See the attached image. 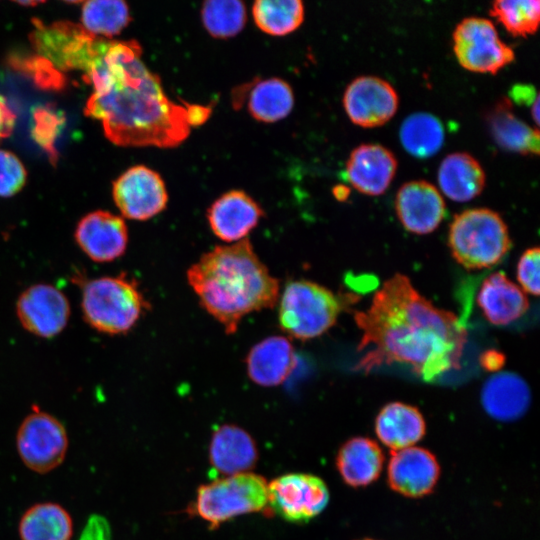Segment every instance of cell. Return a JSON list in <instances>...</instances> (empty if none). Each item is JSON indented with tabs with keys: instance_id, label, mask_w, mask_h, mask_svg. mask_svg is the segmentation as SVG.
Returning a JSON list of instances; mask_svg holds the SVG:
<instances>
[{
	"instance_id": "obj_1",
	"label": "cell",
	"mask_w": 540,
	"mask_h": 540,
	"mask_svg": "<svg viewBox=\"0 0 540 540\" xmlns=\"http://www.w3.org/2000/svg\"><path fill=\"white\" fill-rule=\"evenodd\" d=\"M75 51L69 69L83 71L93 88L84 113L102 123L112 143L172 148L188 137L186 105L167 97L159 76L142 61L136 40L114 41L89 33Z\"/></svg>"
},
{
	"instance_id": "obj_2",
	"label": "cell",
	"mask_w": 540,
	"mask_h": 540,
	"mask_svg": "<svg viewBox=\"0 0 540 540\" xmlns=\"http://www.w3.org/2000/svg\"><path fill=\"white\" fill-rule=\"evenodd\" d=\"M354 319L362 331L357 350L367 349L356 370L368 373L397 362L430 382L460 367L465 327L455 314L433 306L405 275L386 280L371 305L356 311Z\"/></svg>"
},
{
	"instance_id": "obj_3",
	"label": "cell",
	"mask_w": 540,
	"mask_h": 540,
	"mask_svg": "<svg viewBox=\"0 0 540 540\" xmlns=\"http://www.w3.org/2000/svg\"><path fill=\"white\" fill-rule=\"evenodd\" d=\"M187 280L203 308L227 334L235 333L246 315L272 308L279 297V281L247 238L202 255L188 269Z\"/></svg>"
},
{
	"instance_id": "obj_4",
	"label": "cell",
	"mask_w": 540,
	"mask_h": 540,
	"mask_svg": "<svg viewBox=\"0 0 540 540\" xmlns=\"http://www.w3.org/2000/svg\"><path fill=\"white\" fill-rule=\"evenodd\" d=\"M80 286L83 318L101 333L130 331L150 306L137 282L126 273L87 279Z\"/></svg>"
},
{
	"instance_id": "obj_5",
	"label": "cell",
	"mask_w": 540,
	"mask_h": 540,
	"mask_svg": "<svg viewBox=\"0 0 540 540\" xmlns=\"http://www.w3.org/2000/svg\"><path fill=\"white\" fill-rule=\"evenodd\" d=\"M452 256L469 270L491 268L510 250L511 240L501 216L487 208H473L455 215L449 226Z\"/></svg>"
},
{
	"instance_id": "obj_6",
	"label": "cell",
	"mask_w": 540,
	"mask_h": 540,
	"mask_svg": "<svg viewBox=\"0 0 540 540\" xmlns=\"http://www.w3.org/2000/svg\"><path fill=\"white\" fill-rule=\"evenodd\" d=\"M342 307V299L326 287L308 280L290 281L280 299L279 323L289 336L310 340L336 323Z\"/></svg>"
},
{
	"instance_id": "obj_7",
	"label": "cell",
	"mask_w": 540,
	"mask_h": 540,
	"mask_svg": "<svg viewBox=\"0 0 540 540\" xmlns=\"http://www.w3.org/2000/svg\"><path fill=\"white\" fill-rule=\"evenodd\" d=\"M268 506V483L251 472L237 473L200 486L194 510L215 528L234 517Z\"/></svg>"
},
{
	"instance_id": "obj_8",
	"label": "cell",
	"mask_w": 540,
	"mask_h": 540,
	"mask_svg": "<svg viewBox=\"0 0 540 540\" xmlns=\"http://www.w3.org/2000/svg\"><path fill=\"white\" fill-rule=\"evenodd\" d=\"M452 39L458 63L471 72L496 74L515 58L513 49L501 40L487 18H464L455 27Z\"/></svg>"
},
{
	"instance_id": "obj_9",
	"label": "cell",
	"mask_w": 540,
	"mask_h": 540,
	"mask_svg": "<svg viewBox=\"0 0 540 540\" xmlns=\"http://www.w3.org/2000/svg\"><path fill=\"white\" fill-rule=\"evenodd\" d=\"M16 447L20 459L30 470L47 473L65 459L67 432L57 418L36 407L21 422Z\"/></svg>"
},
{
	"instance_id": "obj_10",
	"label": "cell",
	"mask_w": 540,
	"mask_h": 540,
	"mask_svg": "<svg viewBox=\"0 0 540 540\" xmlns=\"http://www.w3.org/2000/svg\"><path fill=\"white\" fill-rule=\"evenodd\" d=\"M329 502L325 482L311 474L290 473L268 483V505L290 522H306L318 516Z\"/></svg>"
},
{
	"instance_id": "obj_11",
	"label": "cell",
	"mask_w": 540,
	"mask_h": 540,
	"mask_svg": "<svg viewBox=\"0 0 540 540\" xmlns=\"http://www.w3.org/2000/svg\"><path fill=\"white\" fill-rule=\"evenodd\" d=\"M113 199L124 217L148 220L165 209L168 194L157 172L137 165L129 168L114 182Z\"/></svg>"
},
{
	"instance_id": "obj_12",
	"label": "cell",
	"mask_w": 540,
	"mask_h": 540,
	"mask_svg": "<svg viewBox=\"0 0 540 540\" xmlns=\"http://www.w3.org/2000/svg\"><path fill=\"white\" fill-rule=\"evenodd\" d=\"M343 106L352 123L373 128L387 123L395 115L399 96L386 80L371 75L359 76L346 87Z\"/></svg>"
},
{
	"instance_id": "obj_13",
	"label": "cell",
	"mask_w": 540,
	"mask_h": 540,
	"mask_svg": "<svg viewBox=\"0 0 540 540\" xmlns=\"http://www.w3.org/2000/svg\"><path fill=\"white\" fill-rule=\"evenodd\" d=\"M70 311L65 294L45 283L25 289L16 303V314L23 328L42 338H52L62 332Z\"/></svg>"
},
{
	"instance_id": "obj_14",
	"label": "cell",
	"mask_w": 540,
	"mask_h": 540,
	"mask_svg": "<svg viewBox=\"0 0 540 540\" xmlns=\"http://www.w3.org/2000/svg\"><path fill=\"white\" fill-rule=\"evenodd\" d=\"M75 240L91 260L111 262L125 253L128 229L123 218L108 211L97 210L78 222Z\"/></svg>"
},
{
	"instance_id": "obj_15",
	"label": "cell",
	"mask_w": 540,
	"mask_h": 540,
	"mask_svg": "<svg viewBox=\"0 0 540 540\" xmlns=\"http://www.w3.org/2000/svg\"><path fill=\"white\" fill-rule=\"evenodd\" d=\"M395 210L403 227L420 235L433 232L446 215L442 195L425 180L404 183L396 194Z\"/></svg>"
},
{
	"instance_id": "obj_16",
	"label": "cell",
	"mask_w": 540,
	"mask_h": 540,
	"mask_svg": "<svg viewBox=\"0 0 540 540\" xmlns=\"http://www.w3.org/2000/svg\"><path fill=\"white\" fill-rule=\"evenodd\" d=\"M388 483L397 493L419 498L435 487L440 467L435 456L421 447L392 451L388 464Z\"/></svg>"
},
{
	"instance_id": "obj_17",
	"label": "cell",
	"mask_w": 540,
	"mask_h": 540,
	"mask_svg": "<svg viewBox=\"0 0 540 540\" xmlns=\"http://www.w3.org/2000/svg\"><path fill=\"white\" fill-rule=\"evenodd\" d=\"M397 171V159L388 148L373 143L354 148L346 162L351 186L362 194L378 196L390 186Z\"/></svg>"
},
{
	"instance_id": "obj_18",
	"label": "cell",
	"mask_w": 540,
	"mask_h": 540,
	"mask_svg": "<svg viewBox=\"0 0 540 540\" xmlns=\"http://www.w3.org/2000/svg\"><path fill=\"white\" fill-rule=\"evenodd\" d=\"M264 216L258 203L244 191L231 190L216 199L207 211L212 232L222 241L246 238Z\"/></svg>"
},
{
	"instance_id": "obj_19",
	"label": "cell",
	"mask_w": 540,
	"mask_h": 540,
	"mask_svg": "<svg viewBox=\"0 0 540 540\" xmlns=\"http://www.w3.org/2000/svg\"><path fill=\"white\" fill-rule=\"evenodd\" d=\"M297 363L293 345L283 336H271L254 345L246 357L247 373L257 385L282 384Z\"/></svg>"
},
{
	"instance_id": "obj_20",
	"label": "cell",
	"mask_w": 540,
	"mask_h": 540,
	"mask_svg": "<svg viewBox=\"0 0 540 540\" xmlns=\"http://www.w3.org/2000/svg\"><path fill=\"white\" fill-rule=\"evenodd\" d=\"M477 303L485 318L494 325H507L519 319L529 308L523 290L503 272L489 275L477 294Z\"/></svg>"
},
{
	"instance_id": "obj_21",
	"label": "cell",
	"mask_w": 540,
	"mask_h": 540,
	"mask_svg": "<svg viewBox=\"0 0 540 540\" xmlns=\"http://www.w3.org/2000/svg\"><path fill=\"white\" fill-rule=\"evenodd\" d=\"M212 467L226 476L250 470L257 460V447L252 437L235 425H223L213 434L210 449Z\"/></svg>"
},
{
	"instance_id": "obj_22",
	"label": "cell",
	"mask_w": 540,
	"mask_h": 540,
	"mask_svg": "<svg viewBox=\"0 0 540 540\" xmlns=\"http://www.w3.org/2000/svg\"><path fill=\"white\" fill-rule=\"evenodd\" d=\"M437 181L446 197L456 202H467L483 191L486 175L479 161L472 155L454 152L441 161Z\"/></svg>"
},
{
	"instance_id": "obj_23",
	"label": "cell",
	"mask_w": 540,
	"mask_h": 540,
	"mask_svg": "<svg viewBox=\"0 0 540 540\" xmlns=\"http://www.w3.org/2000/svg\"><path fill=\"white\" fill-rule=\"evenodd\" d=\"M530 390L519 375L498 372L486 380L481 400L486 412L502 421L522 416L530 404Z\"/></svg>"
},
{
	"instance_id": "obj_24",
	"label": "cell",
	"mask_w": 540,
	"mask_h": 540,
	"mask_svg": "<svg viewBox=\"0 0 540 540\" xmlns=\"http://www.w3.org/2000/svg\"><path fill=\"white\" fill-rule=\"evenodd\" d=\"M425 420L411 405L392 402L385 405L375 420L379 440L393 451L411 447L424 436Z\"/></svg>"
},
{
	"instance_id": "obj_25",
	"label": "cell",
	"mask_w": 540,
	"mask_h": 540,
	"mask_svg": "<svg viewBox=\"0 0 540 540\" xmlns=\"http://www.w3.org/2000/svg\"><path fill=\"white\" fill-rule=\"evenodd\" d=\"M384 455L379 445L366 437H355L340 448L336 466L343 481L351 487H364L380 475Z\"/></svg>"
},
{
	"instance_id": "obj_26",
	"label": "cell",
	"mask_w": 540,
	"mask_h": 540,
	"mask_svg": "<svg viewBox=\"0 0 540 540\" xmlns=\"http://www.w3.org/2000/svg\"><path fill=\"white\" fill-rule=\"evenodd\" d=\"M488 124L494 140L502 148L523 155L539 153V131L519 119L509 99H501L491 111Z\"/></svg>"
},
{
	"instance_id": "obj_27",
	"label": "cell",
	"mask_w": 540,
	"mask_h": 540,
	"mask_svg": "<svg viewBox=\"0 0 540 540\" xmlns=\"http://www.w3.org/2000/svg\"><path fill=\"white\" fill-rule=\"evenodd\" d=\"M73 522L68 511L53 502L37 503L21 516V540H71Z\"/></svg>"
},
{
	"instance_id": "obj_28",
	"label": "cell",
	"mask_w": 540,
	"mask_h": 540,
	"mask_svg": "<svg viewBox=\"0 0 540 540\" xmlns=\"http://www.w3.org/2000/svg\"><path fill=\"white\" fill-rule=\"evenodd\" d=\"M245 87L248 90V111L260 122L282 120L294 106L292 88L280 78L262 79Z\"/></svg>"
},
{
	"instance_id": "obj_29",
	"label": "cell",
	"mask_w": 540,
	"mask_h": 540,
	"mask_svg": "<svg viewBox=\"0 0 540 540\" xmlns=\"http://www.w3.org/2000/svg\"><path fill=\"white\" fill-rule=\"evenodd\" d=\"M403 148L412 156L426 159L436 154L443 146L445 132L442 122L428 112L408 115L399 129Z\"/></svg>"
},
{
	"instance_id": "obj_30",
	"label": "cell",
	"mask_w": 540,
	"mask_h": 540,
	"mask_svg": "<svg viewBox=\"0 0 540 540\" xmlns=\"http://www.w3.org/2000/svg\"><path fill=\"white\" fill-rule=\"evenodd\" d=\"M257 27L273 36L295 31L304 20V5L299 0H259L253 4Z\"/></svg>"
},
{
	"instance_id": "obj_31",
	"label": "cell",
	"mask_w": 540,
	"mask_h": 540,
	"mask_svg": "<svg viewBox=\"0 0 540 540\" xmlns=\"http://www.w3.org/2000/svg\"><path fill=\"white\" fill-rule=\"evenodd\" d=\"M82 27L100 37H111L124 29L130 22L127 4L121 0H92L83 3Z\"/></svg>"
},
{
	"instance_id": "obj_32",
	"label": "cell",
	"mask_w": 540,
	"mask_h": 540,
	"mask_svg": "<svg viewBox=\"0 0 540 540\" xmlns=\"http://www.w3.org/2000/svg\"><path fill=\"white\" fill-rule=\"evenodd\" d=\"M490 15L515 37H526L537 32L540 20L538 0H497Z\"/></svg>"
},
{
	"instance_id": "obj_33",
	"label": "cell",
	"mask_w": 540,
	"mask_h": 540,
	"mask_svg": "<svg viewBox=\"0 0 540 540\" xmlns=\"http://www.w3.org/2000/svg\"><path fill=\"white\" fill-rule=\"evenodd\" d=\"M201 18L214 38L226 39L238 34L246 23V8L238 0H210L203 3Z\"/></svg>"
},
{
	"instance_id": "obj_34",
	"label": "cell",
	"mask_w": 540,
	"mask_h": 540,
	"mask_svg": "<svg viewBox=\"0 0 540 540\" xmlns=\"http://www.w3.org/2000/svg\"><path fill=\"white\" fill-rule=\"evenodd\" d=\"M33 121V138L46 151L50 159L56 161L57 153L54 144L64 123L62 114L49 106H39L33 112Z\"/></svg>"
},
{
	"instance_id": "obj_35",
	"label": "cell",
	"mask_w": 540,
	"mask_h": 540,
	"mask_svg": "<svg viewBox=\"0 0 540 540\" xmlns=\"http://www.w3.org/2000/svg\"><path fill=\"white\" fill-rule=\"evenodd\" d=\"M27 173L20 159L7 150H0V197H11L26 183Z\"/></svg>"
},
{
	"instance_id": "obj_36",
	"label": "cell",
	"mask_w": 540,
	"mask_h": 540,
	"mask_svg": "<svg viewBox=\"0 0 540 540\" xmlns=\"http://www.w3.org/2000/svg\"><path fill=\"white\" fill-rule=\"evenodd\" d=\"M539 259L538 247L527 249L517 264V280L523 292L539 295Z\"/></svg>"
},
{
	"instance_id": "obj_37",
	"label": "cell",
	"mask_w": 540,
	"mask_h": 540,
	"mask_svg": "<svg viewBox=\"0 0 540 540\" xmlns=\"http://www.w3.org/2000/svg\"><path fill=\"white\" fill-rule=\"evenodd\" d=\"M78 540H111V527L108 520L98 514L91 515Z\"/></svg>"
},
{
	"instance_id": "obj_38",
	"label": "cell",
	"mask_w": 540,
	"mask_h": 540,
	"mask_svg": "<svg viewBox=\"0 0 540 540\" xmlns=\"http://www.w3.org/2000/svg\"><path fill=\"white\" fill-rule=\"evenodd\" d=\"M16 116L0 94V141L8 137L14 128Z\"/></svg>"
},
{
	"instance_id": "obj_39",
	"label": "cell",
	"mask_w": 540,
	"mask_h": 540,
	"mask_svg": "<svg viewBox=\"0 0 540 540\" xmlns=\"http://www.w3.org/2000/svg\"><path fill=\"white\" fill-rule=\"evenodd\" d=\"M190 126H198L204 123L211 113V108L198 104H186Z\"/></svg>"
},
{
	"instance_id": "obj_40",
	"label": "cell",
	"mask_w": 540,
	"mask_h": 540,
	"mask_svg": "<svg viewBox=\"0 0 540 540\" xmlns=\"http://www.w3.org/2000/svg\"><path fill=\"white\" fill-rule=\"evenodd\" d=\"M482 366L489 371H496L504 364V356L498 351H487L481 356Z\"/></svg>"
},
{
	"instance_id": "obj_41",
	"label": "cell",
	"mask_w": 540,
	"mask_h": 540,
	"mask_svg": "<svg viewBox=\"0 0 540 540\" xmlns=\"http://www.w3.org/2000/svg\"><path fill=\"white\" fill-rule=\"evenodd\" d=\"M333 192H334V195L336 196V198L339 199V200H344L349 195V189H348V187H346L344 185L336 186L333 189Z\"/></svg>"
},
{
	"instance_id": "obj_42",
	"label": "cell",
	"mask_w": 540,
	"mask_h": 540,
	"mask_svg": "<svg viewBox=\"0 0 540 540\" xmlns=\"http://www.w3.org/2000/svg\"><path fill=\"white\" fill-rule=\"evenodd\" d=\"M17 3L21 4V5H27V6L32 5L33 6V5H37V4L41 3V2H39V1H18Z\"/></svg>"
},
{
	"instance_id": "obj_43",
	"label": "cell",
	"mask_w": 540,
	"mask_h": 540,
	"mask_svg": "<svg viewBox=\"0 0 540 540\" xmlns=\"http://www.w3.org/2000/svg\"><path fill=\"white\" fill-rule=\"evenodd\" d=\"M365 540H373V539H365Z\"/></svg>"
}]
</instances>
